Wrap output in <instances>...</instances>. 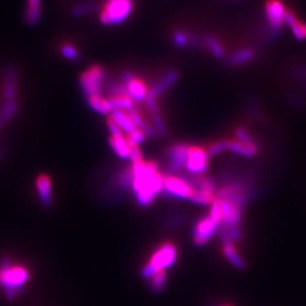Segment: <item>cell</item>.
I'll return each mask as SVG.
<instances>
[{"label": "cell", "instance_id": "obj_1", "mask_svg": "<svg viewBox=\"0 0 306 306\" xmlns=\"http://www.w3.org/2000/svg\"><path fill=\"white\" fill-rule=\"evenodd\" d=\"M133 181L131 184L135 199L141 207H147L163 190V176L158 172L153 161L133 164L131 168Z\"/></svg>", "mask_w": 306, "mask_h": 306}, {"label": "cell", "instance_id": "obj_2", "mask_svg": "<svg viewBox=\"0 0 306 306\" xmlns=\"http://www.w3.org/2000/svg\"><path fill=\"white\" fill-rule=\"evenodd\" d=\"M29 279L30 272L24 266L3 262L0 267V287L9 299H13Z\"/></svg>", "mask_w": 306, "mask_h": 306}, {"label": "cell", "instance_id": "obj_3", "mask_svg": "<svg viewBox=\"0 0 306 306\" xmlns=\"http://www.w3.org/2000/svg\"><path fill=\"white\" fill-rule=\"evenodd\" d=\"M177 260V249L171 243L160 246L151 255L149 262L141 270L144 278H151L158 271H165L171 268Z\"/></svg>", "mask_w": 306, "mask_h": 306}, {"label": "cell", "instance_id": "obj_4", "mask_svg": "<svg viewBox=\"0 0 306 306\" xmlns=\"http://www.w3.org/2000/svg\"><path fill=\"white\" fill-rule=\"evenodd\" d=\"M132 9V0H108L100 20L104 25L121 24L130 16Z\"/></svg>", "mask_w": 306, "mask_h": 306}, {"label": "cell", "instance_id": "obj_5", "mask_svg": "<svg viewBox=\"0 0 306 306\" xmlns=\"http://www.w3.org/2000/svg\"><path fill=\"white\" fill-rule=\"evenodd\" d=\"M106 80V71L101 66H91L81 75L80 85L87 99L98 96Z\"/></svg>", "mask_w": 306, "mask_h": 306}, {"label": "cell", "instance_id": "obj_6", "mask_svg": "<svg viewBox=\"0 0 306 306\" xmlns=\"http://www.w3.org/2000/svg\"><path fill=\"white\" fill-rule=\"evenodd\" d=\"M194 188L188 180L176 176H166L163 180L164 193L169 197L176 199H189L193 193Z\"/></svg>", "mask_w": 306, "mask_h": 306}, {"label": "cell", "instance_id": "obj_7", "mask_svg": "<svg viewBox=\"0 0 306 306\" xmlns=\"http://www.w3.org/2000/svg\"><path fill=\"white\" fill-rule=\"evenodd\" d=\"M184 168L195 175L206 172L209 168L208 151L198 146H190Z\"/></svg>", "mask_w": 306, "mask_h": 306}, {"label": "cell", "instance_id": "obj_8", "mask_svg": "<svg viewBox=\"0 0 306 306\" xmlns=\"http://www.w3.org/2000/svg\"><path fill=\"white\" fill-rule=\"evenodd\" d=\"M220 224L215 222L209 215L200 219L193 229V240L197 246L206 245L215 236Z\"/></svg>", "mask_w": 306, "mask_h": 306}, {"label": "cell", "instance_id": "obj_9", "mask_svg": "<svg viewBox=\"0 0 306 306\" xmlns=\"http://www.w3.org/2000/svg\"><path fill=\"white\" fill-rule=\"evenodd\" d=\"M265 10L270 25L272 28L278 29L285 24V16L288 9L281 0H268Z\"/></svg>", "mask_w": 306, "mask_h": 306}, {"label": "cell", "instance_id": "obj_10", "mask_svg": "<svg viewBox=\"0 0 306 306\" xmlns=\"http://www.w3.org/2000/svg\"><path fill=\"white\" fill-rule=\"evenodd\" d=\"M190 146L186 144H176L168 149L169 167L171 171H178L184 167Z\"/></svg>", "mask_w": 306, "mask_h": 306}, {"label": "cell", "instance_id": "obj_11", "mask_svg": "<svg viewBox=\"0 0 306 306\" xmlns=\"http://www.w3.org/2000/svg\"><path fill=\"white\" fill-rule=\"evenodd\" d=\"M179 79V74L177 71L171 70L164 75L150 90H148L147 97L157 99L160 95L169 90Z\"/></svg>", "mask_w": 306, "mask_h": 306}, {"label": "cell", "instance_id": "obj_12", "mask_svg": "<svg viewBox=\"0 0 306 306\" xmlns=\"http://www.w3.org/2000/svg\"><path fill=\"white\" fill-rule=\"evenodd\" d=\"M35 185L41 202L46 206H50L52 203V182L50 177L46 174H40L36 178Z\"/></svg>", "mask_w": 306, "mask_h": 306}, {"label": "cell", "instance_id": "obj_13", "mask_svg": "<svg viewBox=\"0 0 306 306\" xmlns=\"http://www.w3.org/2000/svg\"><path fill=\"white\" fill-rule=\"evenodd\" d=\"M126 86L127 96L133 102H144L146 100L147 95H148V89L145 83H144L139 79L134 78Z\"/></svg>", "mask_w": 306, "mask_h": 306}, {"label": "cell", "instance_id": "obj_14", "mask_svg": "<svg viewBox=\"0 0 306 306\" xmlns=\"http://www.w3.org/2000/svg\"><path fill=\"white\" fill-rule=\"evenodd\" d=\"M109 144L113 152L122 159H128L130 152V145L127 139L124 135H111Z\"/></svg>", "mask_w": 306, "mask_h": 306}, {"label": "cell", "instance_id": "obj_15", "mask_svg": "<svg viewBox=\"0 0 306 306\" xmlns=\"http://www.w3.org/2000/svg\"><path fill=\"white\" fill-rule=\"evenodd\" d=\"M223 252L226 256L227 260L231 263L232 266H234L238 270H244L246 267V264L242 256L237 252L236 248H234L233 242L231 241H223Z\"/></svg>", "mask_w": 306, "mask_h": 306}, {"label": "cell", "instance_id": "obj_16", "mask_svg": "<svg viewBox=\"0 0 306 306\" xmlns=\"http://www.w3.org/2000/svg\"><path fill=\"white\" fill-rule=\"evenodd\" d=\"M228 149L232 152L239 154L244 157H252L255 155L257 149L253 144H245L239 140L228 141Z\"/></svg>", "mask_w": 306, "mask_h": 306}, {"label": "cell", "instance_id": "obj_17", "mask_svg": "<svg viewBox=\"0 0 306 306\" xmlns=\"http://www.w3.org/2000/svg\"><path fill=\"white\" fill-rule=\"evenodd\" d=\"M110 117L116 123V125L121 127V129L126 132L127 134L136 129L129 114L126 111L112 110V112L110 113Z\"/></svg>", "mask_w": 306, "mask_h": 306}, {"label": "cell", "instance_id": "obj_18", "mask_svg": "<svg viewBox=\"0 0 306 306\" xmlns=\"http://www.w3.org/2000/svg\"><path fill=\"white\" fill-rule=\"evenodd\" d=\"M88 102H89L90 108L93 111H96L97 113L106 115V114L111 113L112 110H113V109H112V107H111V105H110L109 100L104 99L101 95L93 96V97L89 98V99H88Z\"/></svg>", "mask_w": 306, "mask_h": 306}, {"label": "cell", "instance_id": "obj_19", "mask_svg": "<svg viewBox=\"0 0 306 306\" xmlns=\"http://www.w3.org/2000/svg\"><path fill=\"white\" fill-rule=\"evenodd\" d=\"M127 113L129 114L132 123L134 124V126L137 129L144 132L146 136H149V137H155L156 136L157 133H156L154 127H152L147 123H145V121L144 120V117L139 114V112L135 108L128 111Z\"/></svg>", "mask_w": 306, "mask_h": 306}, {"label": "cell", "instance_id": "obj_20", "mask_svg": "<svg viewBox=\"0 0 306 306\" xmlns=\"http://www.w3.org/2000/svg\"><path fill=\"white\" fill-rule=\"evenodd\" d=\"M254 56V52L253 50L250 49V48H245V49H241L237 52H234L227 61L228 65L230 66H240L243 64L248 63L249 61H251Z\"/></svg>", "mask_w": 306, "mask_h": 306}, {"label": "cell", "instance_id": "obj_21", "mask_svg": "<svg viewBox=\"0 0 306 306\" xmlns=\"http://www.w3.org/2000/svg\"><path fill=\"white\" fill-rule=\"evenodd\" d=\"M110 105L113 110H123V111H130L134 108V102L126 95V96H117L109 99Z\"/></svg>", "mask_w": 306, "mask_h": 306}, {"label": "cell", "instance_id": "obj_22", "mask_svg": "<svg viewBox=\"0 0 306 306\" xmlns=\"http://www.w3.org/2000/svg\"><path fill=\"white\" fill-rule=\"evenodd\" d=\"M41 0H28L26 19L30 24H36L41 18Z\"/></svg>", "mask_w": 306, "mask_h": 306}, {"label": "cell", "instance_id": "obj_23", "mask_svg": "<svg viewBox=\"0 0 306 306\" xmlns=\"http://www.w3.org/2000/svg\"><path fill=\"white\" fill-rule=\"evenodd\" d=\"M205 44L207 45L208 49L214 57L218 59H222L225 56V50L220 41L214 36H207L205 38Z\"/></svg>", "mask_w": 306, "mask_h": 306}, {"label": "cell", "instance_id": "obj_24", "mask_svg": "<svg viewBox=\"0 0 306 306\" xmlns=\"http://www.w3.org/2000/svg\"><path fill=\"white\" fill-rule=\"evenodd\" d=\"M190 200L199 205H209L212 204L214 201V193L204 191V190H198L194 189L193 193L190 197Z\"/></svg>", "mask_w": 306, "mask_h": 306}, {"label": "cell", "instance_id": "obj_25", "mask_svg": "<svg viewBox=\"0 0 306 306\" xmlns=\"http://www.w3.org/2000/svg\"><path fill=\"white\" fill-rule=\"evenodd\" d=\"M167 282V274L165 271H158L150 278V288L153 292L159 293L163 290Z\"/></svg>", "mask_w": 306, "mask_h": 306}, {"label": "cell", "instance_id": "obj_26", "mask_svg": "<svg viewBox=\"0 0 306 306\" xmlns=\"http://www.w3.org/2000/svg\"><path fill=\"white\" fill-rule=\"evenodd\" d=\"M172 39L174 44L179 47V48H185L186 46L190 43V35H188L186 32L182 30H176L173 32Z\"/></svg>", "mask_w": 306, "mask_h": 306}, {"label": "cell", "instance_id": "obj_27", "mask_svg": "<svg viewBox=\"0 0 306 306\" xmlns=\"http://www.w3.org/2000/svg\"><path fill=\"white\" fill-rule=\"evenodd\" d=\"M61 54L65 59L70 61H76L79 59V51L76 47L71 44H64L61 47Z\"/></svg>", "mask_w": 306, "mask_h": 306}, {"label": "cell", "instance_id": "obj_28", "mask_svg": "<svg viewBox=\"0 0 306 306\" xmlns=\"http://www.w3.org/2000/svg\"><path fill=\"white\" fill-rule=\"evenodd\" d=\"M291 29V32L293 36L299 40H305L306 39V24H304L303 22H301L299 19L296 20L292 25L289 26Z\"/></svg>", "mask_w": 306, "mask_h": 306}, {"label": "cell", "instance_id": "obj_29", "mask_svg": "<svg viewBox=\"0 0 306 306\" xmlns=\"http://www.w3.org/2000/svg\"><path fill=\"white\" fill-rule=\"evenodd\" d=\"M126 139H127V141H128V144H129L130 146H133V145L138 146L139 144L144 143L145 139H146V135H145L144 132H143L141 130H139V129L136 128L135 130H133L132 132H130V133L127 135Z\"/></svg>", "mask_w": 306, "mask_h": 306}, {"label": "cell", "instance_id": "obj_30", "mask_svg": "<svg viewBox=\"0 0 306 306\" xmlns=\"http://www.w3.org/2000/svg\"><path fill=\"white\" fill-rule=\"evenodd\" d=\"M152 122L154 125V129L156 133H159L161 136H165L167 134V128L164 123L162 116L159 113L152 114Z\"/></svg>", "mask_w": 306, "mask_h": 306}, {"label": "cell", "instance_id": "obj_31", "mask_svg": "<svg viewBox=\"0 0 306 306\" xmlns=\"http://www.w3.org/2000/svg\"><path fill=\"white\" fill-rule=\"evenodd\" d=\"M228 149V141L225 140H220L217 141V143L212 144L209 149H208V154L209 156H216L222 152H224L225 150Z\"/></svg>", "mask_w": 306, "mask_h": 306}, {"label": "cell", "instance_id": "obj_32", "mask_svg": "<svg viewBox=\"0 0 306 306\" xmlns=\"http://www.w3.org/2000/svg\"><path fill=\"white\" fill-rule=\"evenodd\" d=\"M209 216L213 219L215 222H217L218 224L221 225L222 223V212H221V207H220V203L219 200H214L213 203L211 204V210H210V214Z\"/></svg>", "mask_w": 306, "mask_h": 306}, {"label": "cell", "instance_id": "obj_33", "mask_svg": "<svg viewBox=\"0 0 306 306\" xmlns=\"http://www.w3.org/2000/svg\"><path fill=\"white\" fill-rule=\"evenodd\" d=\"M234 135H236L237 140L241 141V143L245 144H253V140L252 135L243 127H239L234 131Z\"/></svg>", "mask_w": 306, "mask_h": 306}, {"label": "cell", "instance_id": "obj_34", "mask_svg": "<svg viewBox=\"0 0 306 306\" xmlns=\"http://www.w3.org/2000/svg\"><path fill=\"white\" fill-rule=\"evenodd\" d=\"M95 10V6L91 4H79L76 5L73 9H72V13L75 16H82L88 13H90Z\"/></svg>", "mask_w": 306, "mask_h": 306}, {"label": "cell", "instance_id": "obj_35", "mask_svg": "<svg viewBox=\"0 0 306 306\" xmlns=\"http://www.w3.org/2000/svg\"><path fill=\"white\" fill-rule=\"evenodd\" d=\"M132 164H136L139 162H143V153H141L138 146H130V152H129V158H128Z\"/></svg>", "mask_w": 306, "mask_h": 306}, {"label": "cell", "instance_id": "obj_36", "mask_svg": "<svg viewBox=\"0 0 306 306\" xmlns=\"http://www.w3.org/2000/svg\"><path fill=\"white\" fill-rule=\"evenodd\" d=\"M108 127L111 135H124L121 127L116 125V123L111 119V117H109L108 121Z\"/></svg>", "mask_w": 306, "mask_h": 306}, {"label": "cell", "instance_id": "obj_37", "mask_svg": "<svg viewBox=\"0 0 306 306\" xmlns=\"http://www.w3.org/2000/svg\"><path fill=\"white\" fill-rule=\"evenodd\" d=\"M145 104H146L147 108L149 109V111H150L152 114L158 113L159 108H158V104H157V100H156V99L147 97L146 100H145Z\"/></svg>", "mask_w": 306, "mask_h": 306}, {"label": "cell", "instance_id": "obj_38", "mask_svg": "<svg viewBox=\"0 0 306 306\" xmlns=\"http://www.w3.org/2000/svg\"><path fill=\"white\" fill-rule=\"evenodd\" d=\"M134 78H135L134 75H133L131 72H129V71H126V72L123 73V81H124L125 85L128 84V83H129L130 81H132Z\"/></svg>", "mask_w": 306, "mask_h": 306}, {"label": "cell", "instance_id": "obj_39", "mask_svg": "<svg viewBox=\"0 0 306 306\" xmlns=\"http://www.w3.org/2000/svg\"><path fill=\"white\" fill-rule=\"evenodd\" d=\"M220 306H232V305H229V304H225V305H220Z\"/></svg>", "mask_w": 306, "mask_h": 306}]
</instances>
